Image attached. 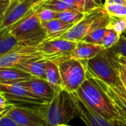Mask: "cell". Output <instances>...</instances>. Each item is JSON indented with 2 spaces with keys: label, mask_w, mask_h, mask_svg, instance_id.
<instances>
[{
  "label": "cell",
  "mask_w": 126,
  "mask_h": 126,
  "mask_svg": "<svg viewBox=\"0 0 126 126\" xmlns=\"http://www.w3.org/2000/svg\"><path fill=\"white\" fill-rule=\"evenodd\" d=\"M75 93L99 115L118 123H126L113 100L95 78L87 75L86 80Z\"/></svg>",
  "instance_id": "6da1fadb"
},
{
  "label": "cell",
  "mask_w": 126,
  "mask_h": 126,
  "mask_svg": "<svg viewBox=\"0 0 126 126\" xmlns=\"http://www.w3.org/2000/svg\"><path fill=\"white\" fill-rule=\"evenodd\" d=\"M47 126L68 125L78 117V111L72 93L65 89L58 92L47 103L39 105Z\"/></svg>",
  "instance_id": "7a4b0ae2"
},
{
  "label": "cell",
  "mask_w": 126,
  "mask_h": 126,
  "mask_svg": "<svg viewBox=\"0 0 126 126\" xmlns=\"http://www.w3.org/2000/svg\"><path fill=\"white\" fill-rule=\"evenodd\" d=\"M9 29L24 46H38L47 40L46 29L34 7L26 16Z\"/></svg>",
  "instance_id": "3957f363"
},
{
  "label": "cell",
  "mask_w": 126,
  "mask_h": 126,
  "mask_svg": "<svg viewBox=\"0 0 126 126\" xmlns=\"http://www.w3.org/2000/svg\"><path fill=\"white\" fill-rule=\"evenodd\" d=\"M87 75L97 79L109 86L114 87L123 86L120 72L109 50L103 49L97 55L86 63Z\"/></svg>",
  "instance_id": "277c9868"
},
{
  "label": "cell",
  "mask_w": 126,
  "mask_h": 126,
  "mask_svg": "<svg viewBox=\"0 0 126 126\" xmlns=\"http://www.w3.org/2000/svg\"><path fill=\"white\" fill-rule=\"evenodd\" d=\"M49 60L58 62L61 59L57 56L46 53L41 49L39 45L21 46L0 57V68L15 67L28 62Z\"/></svg>",
  "instance_id": "5b68a950"
},
{
  "label": "cell",
  "mask_w": 126,
  "mask_h": 126,
  "mask_svg": "<svg viewBox=\"0 0 126 126\" xmlns=\"http://www.w3.org/2000/svg\"><path fill=\"white\" fill-rule=\"evenodd\" d=\"M63 89L75 93L87 78L86 64L77 59L66 58L57 62Z\"/></svg>",
  "instance_id": "8992f818"
},
{
  "label": "cell",
  "mask_w": 126,
  "mask_h": 126,
  "mask_svg": "<svg viewBox=\"0 0 126 126\" xmlns=\"http://www.w3.org/2000/svg\"><path fill=\"white\" fill-rule=\"evenodd\" d=\"M110 18L111 16L107 14L103 7L94 9L86 12L84 17L61 38L74 41H82L92 30Z\"/></svg>",
  "instance_id": "52a82bcc"
},
{
  "label": "cell",
  "mask_w": 126,
  "mask_h": 126,
  "mask_svg": "<svg viewBox=\"0 0 126 126\" xmlns=\"http://www.w3.org/2000/svg\"><path fill=\"white\" fill-rule=\"evenodd\" d=\"M0 94L12 103L17 102L35 106L48 103L32 94L20 83H0Z\"/></svg>",
  "instance_id": "ba28073f"
},
{
  "label": "cell",
  "mask_w": 126,
  "mask_h": 126,
  "mask_svg": "<svg viewBox=\"0 0 126 126\" xmlns=\"http://www.w3.org/2000/svg\"><path fill=\"white\" fill-rule=\"evenodd\" d=\"M23 126H47L39 105L28 108L15 105L6 115Z\"/></svg>",
  "instance_id": "9c48e42d"
},
{
  "label": "cell",
  "mask_w": 126,
  "mask_h": 126,
  "mask_svg": "<svg viewBox=\"0 0 126 126\" xmlns=\"http://www.w3.org/2000/svg\"><path fill=\"white\" fill-rule=\"evenodd\" d=\"M32 4L26 0H11L10 3L1 15L0 30L9 28L24 16H26L33 8Z\"/></svg>",
  "instance_id": "30bf717a"
},
{
  "label": "cell",
  "mask_w": 126,
  "mask_h": 126,
  "mask_svg": "<svg viewBox=\"0 0 126 126\" xmlns=\"http://www.w3.org/2000/svg\"><path fill=\"white\" fill-rule=\"evenodd\" d=\"M78 111V117L87 126H120L119 123L106 119L92 110L75 93H72Z\"/></svg>",
  "instance_id": "8fae6325"
},
{
  "label": "cell",
  "mask_w": 126,
  "mask_h": 126,
  "mask_svg": "<svg viewBox=\"0 0 126 126\" xmlns=\"http://www.w3.org/2000/svg\"><path fill=\"white\" fill-rule=\"evenodd\" d=\"M77 43V41L58 38L47 40L41 43L39 47L46 53L57 56L61 60L69 58L70 54L76 48Z\"/></svg>",
  "instance_id": "7c38bea8"
},
{
  "label": "cell",
  "mask_w": 126,
  "mask_h": 126,
  "mask_svg": "<svg viewBox=\"0 0 126 126\" xmlns=\"http://www.w3.org/2000/svg\"><path fill=\"white\" fill-rule=\"evenodd\" d=\"M20 83L32 94L47 102L51 100L58 92L47 80L41 78H32Z\"/></svg>",
  "instance_id": "4fadbf2b"
},
{
  "label": "cell",
  "mask_w": 126,
  "mask_h": 126,
  "mask_svg": "<svg viewBox=\"0 0 126 126\" xmlns=\"http://www.w3.org/2000/svg\"><path fill=\"white\" fill-rule=\"evenodd\" d=\"M77 42L76 48L70 54L69 58L79 60L85 64L88 61L92 59L103 50V47L100 45L89 44L83 41Z\"/></svg>",
  "instance_id": "5bb4252c"
},
{
  "label": "cell",
  "mask_w": 126,
  "mask_h": 126,
  "mask_svg": "<svg viewBox=\"0 0 126 126\" xmlns=\"http://www.w3.org/2000/svg\"><path fill=\"white\" fill-rule=\"evenodd\" d=\"M116 105L119 113L126 121V90L124 86L114 87L96 79Z\"/></svg>",
  "instance_id": "9a60e30c"
},
{
  "label": "cell",
  "mask_w": 126,
  "mask_h": 126,
  "mask_svg": "<svg viewBox=\"0 0 126 126\" xmlns=\"http://www.w3.org/2000/svg\"><path fill=\"white\" fill-rule=\"evenodd\" d=\"M33 77L18 67L0 68V83H21Z\"/></svg>",
  "instance_id": "2e32d148"
},
{
  "label": "cell",
  "mask_w": 126,
  "mask_h": 126,
  "mask_svg": "<svg viewBox=\"0 0 126 126\" xmlns=\"http://www.w3.org/2000/svg\"><path fill=\"white\" fill-rule=\"evenodd\" d=\"M42 24L47 31V40L61 38L75 25L64 22L60 19H54L50 21L42 22Z\"/></svg>",
  "instance_id": "e0dca14e"
},
{
  "label": "cell",
  "mask_w": 126,
  "mask_h": 126,
  "mask_svg": "<svg viewBox=\"0 0 126 126\" xmlns=\"http://www.w3.org/2000/svg\"><path fill=\"white\" fill-rule=\"evenodd\" d=\"M21 46L24 45L12 34L9 28L0 30V57Z\"/></svg>",
  "instance_id": "ac0fdd59"
},
{
  "label": "cell",
  "mask_w": 126,
  "mask_h": 126,
  "mask_svg": "<svg viewBox=\"0 0 126 126\" xmlns=\"http://www.w3.org/2000/svg\"><path fill=\"white\" fill-rule=\"evenodd\" d=\"M46 80L57 92L63 89L58 64L54 61H46Z\"/></svg>",
  "instance_id": "d6986e66"
},
{
  "label": "cell",
  "mask_w": 126,
  "mask_h": 126,
  "mask_svg": "<svg viewBox=\"0 0 126 126\" xmlns=\"http://www.w3.org/2000/svg\"><path fill=\"white\" fill-rule=\"evenodd\" d=\"M103 7L111 17H126V0H105Z\"/></svg>",
  "instance_id": "ffe728a7"
},
{
  "label": "cell",
  "mask_w": 126,
  "mask_h": 126,
  "mask_svg": "<svg viewBox=\"0 0 126 126\" xmlns=\"http://www.w3.org/2000/svg\"><path fill=\"white\" fill-rule=\"evenodd\" d=\"M46 61H38L28 62L20 64L17 66L27 73L30 74L33 78H41L46 80Z\"/></svg>",
  "instance_id": "44dd1931"
},
{
  "label": "cell",
  "mask_w": 126,
  "mask_h": 126,
  "mask_svg": "<svg viewBox=\"0 0 126 126\" xmlns=\"http://www.w3.org/2000/svg\"><path fill=\"white\" fill-rule=\"evenodd\" d=\"M110 20H111V18L109 20L102 23L100 25H99L94 30H92L90 32H89L84 37V38L82 41L89 43V44L102 46L103 38H104L106 30H107V26H108L109 23L110 22Z\"/></svg>",
  "instance_id": "7402d4cb"
},
{
  "label": "cell",
  "mask_w": 126,
  "mask_h": 126,
  "mask_svg": "<svg viewBox=\"0 0 126 126\" xmlns=\"http://www.w3.org/2000/svg\"><path fill=\"white\" fill-rule=\"evenodd\" d=\"M85 14V12L76 8H72L62 12H57L56 19H60L69 24H76L84 17Z\"/></svg>",
  "instance_id": "603a6c76"
},
{
  "label": "cell",
  "mask_w": 126,
  "mask_h": 126,
  "mask_svg": "<svg viewBox=\"0 0 126 126\" xmlns=\"http://www.w3.org/2000/svg\"><path fill=\"white\" fill-rule=\"evenodd\" d=\"M38 7H43L52 10L55 12H62L67 10L75 8L71 5L66 4L62 0H46L39 5L36 6Z\"/></svg>",
  "instance_id": "cb8c5ba5"
},
{
  "label": "cell",
  "mask_w": 126,
  "mask_h": 126,
  "mask_svg": "<svg viewBox=\"0 0 126 126\" xmlns=\"http://www.w3.org/2000/svg\"><path fill=\"white\" fill-rule=\"evenodd\" d=\"M121 35L112 29H107L103 38L102 47L103 49L108 50L115 46L120 38Z\"/></svg>",
  "instance_id": "d4e9b609"
},
{
  "label": "cell",
  "mask_w": 126,
  "mask_h": 126,
  "mask_svg": "<svg viewBox=\"0 0 126 126\" xmlns=\"http://www.w3.org/2000/svg\"><path fill=\"white\" fill-rule=\"evenodd\" d=\"M107 29H112L120 35L123 34L126 32V17L125 18L111 17V20L107 26Z\"/></svg>",
  "instance_id": "484cf974"
},
{
  "label": "cell",
  "mask_w": 126,
  "mask_h": 126,
  "mask_svg": "<svg viewBox=\"0 0 126 126\" xmlns=\"http://www.w3.org/2000/svg\"><path fill=\"white\" fill-rule=\"evenodd\" d=\"M34 8L36 10L38 16L41 22H47V21H50L52 20L56 19L57 12L47 9V8H43V7H35Z\"/></svg>",
  "instance_id": "4316f807"
},
{
  "label": "cell",
  "mask_w": 126,
  "mask_h": 126,
  "mask_svg": "<svg viewBox=\"0 0 126 126\" xmlns=\"http://www.w3.org/2000/svg\"><path fill=\"white\" fill-rule=\"evenodd\" d=\"M113 55H120L126 58V33L121 35L117 44L111 49H108Z\"/></svg>",
  "instance_id": "83f0119b"
},
{
  "label": "cell",
  "mask_w": 126,
  "mask_h": 126,
  "mask_svg": "<svg viewBox=\"0 0 126 126\" xmlns=\"http://www.w3.org/2000/svg\"><path fill=\"white\" fill-rule=\"evenodd\" d=\"M15 105L16 104L7 100L3 94H0V117L6 115Z\"/></svg>",
  "instance_id": "f1b7e54d"
},
{
  "label": "cell",
  "mask_w": 126,
  "mask_h": 126,
  "mask_svg": "<svg viewBox=\"0 0 126 126\" xmlns=\"http://www.w3.org/2000/svg\"><path fill=\"white\" fill-rule=\"evenodd\" d=\"M110 52V51H109ZM111 53V52H110ZM112 58L118 69L126 73V58L120 55H113L111 54Z\"/></svg>",
  "instance_id": "f546056e"
},
{
  "label": "cell",
  "mask_w": 126,
  "mask_h": 126,
  "mask_svg": "<svg viewBox=\"0 0 126 126\" xmlns=\"http://www.w3.org/2000/svg\"><path fill=\"white\" fill-rule=\"evenodd\" d=\"M103 7L102 0H86L85 1V13L92 10L94 9Z\"/></svg>",
  "instance_id": "4dcf8cb0"
},
{
  "label": "cell",
  "mask_w": 126,
  "mask_h": 126,
  "mask_svg": "<svg viewBox=\"0 0 126 126\" xmlns=\"http://www.w3.org/2000/svg\"><path fill=\"white\" fill-rule=\"evenodd\" d=\"M64 2H66V4L71 5L72 7L76 8V9H78L83 12H85L84 11V9H85V4L81 2L80 0H62Z\"/></svg>",
  "instance_id": "1f68e13d"
},
{
  "label": "cell",
  "mask_w": 126,
  "mask_h": 126,
  "mask_svg": "<svg viewBox=\"0 0 126 126\" xmlns=\"http://www.w3.org/2000/svg\"><path fill=\"white\" fill-rule=\"evenodd\" d=\"M0 126H23L16 123L11 118L7 116H3L0 117Z\"/></svg>",
  "instance_id": "d6a6232c"
},
{
  "label": "cell",
  "mask_w": 126,
  "mask_h": 126,
  "mask_svg": "<svg viewBox=\"0 0 126 126\" xmlns=\"http://www.w3.org/2000/svg\"><path fill=\"white\" fill-rule=\"evenodd\" d=\"M26 1H29V2H30V4H32V6L35 7H36V6L39 5L40 4H41L42 2L45 1L46 0H26Z\"/></svg>",
  "instance_id": "836d02e7"
},
{
  "label": "cell",
  "mask_w": 126,
  "mask_h": 126,
  "mask_svg": "<svg viewBox=\"0 0 126 126\" xmlns=\"http://www.w3.org/2000/svg\"><path fill=\"white\" fill-rule=\"evenodd\" d=\"M120 126H126V123H119Z\"/></svg>",
  "instance_id": "e575fe53"
},
{
  "label": "cell",
  "mask_w": 126,
  "mask_h": 126,
  "mask_svg": "<svg viewBox=\"0 0 126 126\" xmlns=\"http://www.w3.org/2000/svg\"><path fill=\"white\" fill-rule=\"evenodd\" d=\"M69 126L68 125H60V126Z\"/></svg>",
  "instance_id": "d590c367"
},
{
  "label": "cell",
  "mask_w": 126,
  "mask_h": 126,
  "mask_svg": "<svg viewBox=\"0 0 126 126\" xmlns=\"http://www.w3.org/2000/svg\"><path fill=\"white\" fill-rule=\"evenodd\" d=\"M3 1H7V0H3Z\"/></svg>",
  "instance_id": "8d00e7d4"
},
{
  "label": "cell",
  "mask_w": 126,
  "mask_h": 126,
  "mask_svg": "<svg viewBox=\"0 0 126 126\" xmlns=\"http://www.w3.org/2000/svg\"></svg>",
  "instance_id": "74e56055"
}]
</instances>
